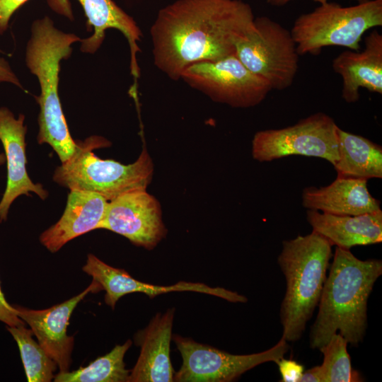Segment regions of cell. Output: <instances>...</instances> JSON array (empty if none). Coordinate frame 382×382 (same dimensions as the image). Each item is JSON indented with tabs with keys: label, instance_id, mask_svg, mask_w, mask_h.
<instances>
[{
	"label": "cell",
	"instance_id": "obj_25",
	"mask_svg": "<svg viewBox=\"0 0 382 382\" xmlns=\"http://www.w3.org/2000/svg\"><path fill=\"white\" fill-rule=\"evenodd\" d=\"M277 364L283 382H299L304 367L299 362L283 357L275 361Z\"/></svg>",
	"mask_w": 382,
	"mask_h": 382
},
{
	"label": "cell",
	"instance_id": "obj_16",
	"mask_svg": "<svg viewBox=\"0 0 382 382\" xmlns=\"http://www.w3.org/2000/svg\"><path fill=\"white\" fill-rule=\"evenodd\" d=\"M175 308L157 313L147 327L134 336L140 354L127 382H172L174 371L170 357V345Z\"/></svg>",
	"mask_w": 382,
	"mask_h": 382
},
{
	"label": "cell",
	"instance_id": "obj_31",
	"mask_svg": "<svg viewBox=\"0 0 382 382\" xmlns=\"http://www.w3.org/2000/svg\"><path fill=\"white\" fill-rule=\"evenodd\" d=\"M5 163H6V158H5L4 153L0 152V166L3 165Z\"/></svg>",
	"mask_w": 382,
	"mask_h": 382
},
{
	"label": "cell",
	"instance_id": "obj_15",
	"mask_svg": "<svg viewBox=\"0 0 382 382\" xmlns=\"http://www.w3.org/2000/svg\"><path fill=\"white\" fill-rule=\"evenodd\" d=\"M24 120L23 115L16 118L9 109L0 108V141L7 166L6 186L0 201V222L6 221L11 205L21 195L34 192L42 199L48 196L43 186L34 183L27 172Z\"/></svg>",
	"mask_w": 382,
	"mask_h": 382
},
{
	"label": "cell",
	"instance_id": "obj_8",
	"mask_svg": "<svg viewBox=\"0 0 382 382\" xmlns=\"http://www.w3.org/2000/svg\"><path fill=\"white\" fill-rule=\"evenodd\" d=\"M180 79L213 101L233 108L255 106L272 90L265 79L250 71L235 53L192 64L183 69Z\"/></svg>",
	"mask_w": 382,
	"mask_h": 382
},
{
	"label": "cell",
	"instance_id": "obj_5",
	"mask_svg": "<svg viewBox=\"0 0 382 382\" xmlns=\"http://www.w3.org/2000/svg\"><path fill=\"white\" fill-rule=\"evenodd\" d=\"M104 137L93 135L78 141L74 154L57 167L53 180L70 190L94 192L108 202L134 190H146L153 175V163L146 149L133 163L124 165L111 159H101L97 149L110 146Z\"/></svg>",
	"mask_w": 382,
	"mask_h": 382
},
{
	"label": "cell",
	"instance_id": "obj_17",
	"mask_svg": "<svg viewBox=\"0 0 382 382\" xmlns=\"http://www.w3.org/2000/svg\"><path fill=\"white\" fill-rule=\"evenodd\" d=\"M342 79V97L347 103L359 99V89L382 94V35L372 30L364 40L361 52L345 50L332 63Z\"/></svg>",
	"mask_w": 382,
	"mask_h": 382
},
{
	"label": "cell",
	"instance_id": "obj_18",
	"mask_svg": "<svg viewBox=\"0 0 382 382\" xmlns=\"http://www.w3.org/2000/svg\"><path fill=\"white\" fill-rule=\"evenodd\" d=\"M108 204L98 193L70 190L62 216L41 233L40 243L51 253H56L74 238L98 229Z\"/></svg>",
	"mask_w": 382,
	"mask_h": 382
},
{
	"label": "cell",
	"instance_id": "obj_11",
	"mask_svg": "<svg viewBox=\"0 0 382 382\" xmlns=\"http://www.w3.org/2000/svg\"><path fill=\"white\" fill-rule=\"evenodd\" d=\"M152 250L166 236L159 202L146 190L124 193L108 202L99 226Z\"/></svg>",
	"mask_w": 382,
	"mask_h": 382
},
{
	"label": "cell",
	"instance_id": "obj_26",
	"mask_svg": "<svg viewBox=\"0 0 382 382\" xmlns=\"http://www.w3.org/2000/svg\"><path fill=\"white\" fill-rule=\"evenodd\" d=\"M28 0H0V34L6 31L13 14Z\"/></svg>",
	"mask_w": 382,
	"mask_h": 382
},
{
	"label": "cell",
	"instance_id": "obj_14",
	"mask_svg": "<svg viewBox=\"0 0 382 382\" xmlns=\"http://www.w3.org/2000/svg\"><path fill=\"white\" fill-rule=\"evenodd\" d=\"M100 291L99 285L93 280L79 294L43 310H33L13 305L18 316L27 323L38 343L56 362L60 372L69 370L74 337L66 333L70 317L79 303L89 293Z\"/></svg>",
	"mask_w": 382,
	"mask_h": 382
},
{
	"label": "cell",
	"instance_id": "obj_6",
	"mask_svg": "<svg viewBox=\"0 0 382 382\" xmlns=\"http://www.w3.org/2000/svg\"><path fill=\"white\" fill-rule=\"evenodd\" d=\"M381 25L382 0L346 7L327 1L299 16L290 31L299 55L318 54L327 46L359 51L364 34Z\"/></svg>",
	"mask_w": 382,
	"mask_h": 382
},
{
	"label": "cell",
	"instance_id": "obj_7",
	"mask_svg": "<svg viewBox=\"0 0 382 382\" xmlns=\"http://www.w3.org/2000/svg\"><path fill=\"white\" fill-rule=\"evenodd\" d=\"M235 54L272 89L290 87L298 71L300 55L291 31L267 16L255 18L254 28L236 43Z\"/></svg>",
	"mask_w": 382,
	"mask_h": 382
},
{
	"label": "cell",
	"instance_id": "obj_20",
	"mask_svg": "<svg viewBox=\"0 0 382 382\" xmlns=\"http://www.w3.org/2000/svg\"><path fill=\"white\" fill-rule=\"evenodd\" d=\"M306 219L313 231L333 245L349 250L382 241V211L359 215H335L308 209Z\"/></svg>",
	"mask_w": 382,
	"mask_h": 382
},
{
	"label": "cell",
	"instance_id": "obj_30",
	"mask_svg": "<svg viewBox=\"0 0 382 382\" xmlns=\"http://www.w3.org/2000/svg\"><path fill=\"white\" fill-rule=\"evenodd\" d=\"M291 1H293V0H266V2L268 4L273 6H282L290 2ZM313 1L320 3V4L328 1V0H313ZM354 1H357L358 3H360V2L366 1L367 0H354Z\"/></svg>",
	"mask_w": 382,
	"mask_h": 382
},
{
	"label": "cell",
	"instance_id": "obj_28",
	"mask_svg": "<svg viewBox=\"0 0 382 382\" xmlns=\"http://www.w3.org/2000/svg\"><path fill=\"white\" fill-rule=\"evenodd\" d=\"M2 82L10 83L23 89L20 80L11 68L9 64L4 59L0 57V83Z\"/></svg>",
	"mask_w": 382,
	"mask_h": 382
},
{
	"label": "cell",
	"instance_id": "obj_21",
	"mask_svg": "<svg viewBox=\"0 0 382 382\" xmlns=\"http://www.w3.org/2000/svg\"><path fill=\"white\" fill-rule=\"evenodd\" d=\"M337 134L339 177L369 180L382 178V147L371 140L341 129Z\"/></svg>",
	"mask_w": 382,
	"mask_h": 382
},
{
	"label": "cell",
	"instance_id": "obj_3",
	"mask_svg": "<svg viewBox=\"0 0 382 382\" xmlns=\"http://www.w3.org/2000/svg\"><path fill=\"white\" fill-rule=\"evenodd\" d=\"M25 48V64L40 84V94L35 97L40 106L38 144H48L61 163L69 160L78 148L69 131L58 93L60 63L72 52V45L81 38L54 26L48 16L35 20Z\"/></svg>",
	"mask_w": 382,
	"mask_h": 382
},
{
	"label": "cell",
	"instance_id": "obj_29",
	"mask_svg": "<svg viewBox=\"0 0 382 382\" xmlns=\"http://www.w3.org/2000/svg\"><path fill=\"white\" fill-rule=\"evenodd\" d=\"M299 382H323L320 365L303 371Z\"/></svg>",
	"mask_w": 382,
	"mask_h": 382
},
{
	"label": "cell",
	"instance_id": "obj_1",
	"mask_svg": "<svg viewBox=\"0 0 382 382\" xmlns=\"http://www.w3.org/2000/svg\"><path fill=\"white\" fill-rule=\"evenodd\" d=\"M254 20L242 0H177L158 11L151 27L154 64L178 80L192 64L234 54Z\"/></svg>",
	"mask_w": 382,
	"mask_h": 382
},
{
	"label": "cell",
	"instance_id": "obj_13",
	"mask_svg": "<svg viewBox=\"0 0 382 382\" xmlns=\"http://www.w3.org/2000/svg\"><path fill=\"white\" fill-rule=\"evenodd\" d=\"M92 277L100 288L105 291V302L114 309L116 303L123 296L132 293H143L152 299L156 296L172 291H195L221 298L233 303H244L247 298L237 292L221 287H211L203 283L179 282L169 286L144 283L133 278L123 269L113 267L93 254L87 255L86 263L82 267Z\"/></svg>",
	"mask_w": 382,
	"mask_h": 382
},
{
	"label": "cell",
	"instance_id": "obj_10",
	"mask_svg": "<svg viewBox=\"0 0 382 382\" xmlns=\"http://www.w3.org/2000/svg\"><path fill=\"white\" fill-rule=\"evenodd\" d=\"M181 354L182 365L175 374L177 382H229L245 372L265 362L282 358L289 350L288 342L282 337L265 351L250 354H232L191 338L173 336Z\"/></svg>",
	"mask_w": 382,
	"mask_h": 382
},
{
	"label": "cell",
	"instance_id": "obj_19",
	"mask_svg": "<svg viewBox=\"0 0 382 382\" xmlns=\"http://www.w3.org/2000/svg\"><path fill=\"white\" fill-rule=\"evenodd\" d=\"M302 204L335 215H359L381 209L380 202L368 190L367 180L339 176L327 186L305 188Z\"/></svg>",
	"mask_w": 382,
	"mask_h": 382
},
{
	"label": "cell",
	"instance_id": "obj_2",
	"mask_svg": "<svg viewBox=\"0 0 382 382\" xmlns=\"http://www.w3.org/2000/svg\"><path fill=\"white\" fill-rule=\"evenodd\" d=\"M310 332V347L319 349L339 332L348 344L358 346L367 327V303L382 261L361 260L349 250L336 247Z\"/></svg>",
	"mask_w": 382,
	"mask_h": 382
},
{
	"label": "cell",
	"instance_id": "obj_23",
	"mask_svg": "<svg viewBox=\"0 0 382 382\" xmlns=\"http://www.w3.org/2000/svg\"><path fill=\"white\" fill-rule=\"evenodd\" d=\"M20 350L28 382H50L54 379L57 364L33 338L31 329L25 325L7 326Z\"/></svg>",
	"mask_w": 382,
	"mask_h": 382
},
{
	"label": "cell",
	"instance_id": "obj_12",
	"mask_svg": "<svg viewBox=\"0 0 382 382\" xmlns=\"http://www.w3.org/2000/svg\"><path fill=\"white\" fill-rule=\"evenodd\" d=\"M50 8L59 15L74 19L69 0H46ZM87 18L88 31L92 28L93 33L81 39L80 50L84 53L94 54L101 46L108 29L119 30L126 38L130 51V71L134 78L131 93L137 96V83L139 77L137 53L141 51L138 45L142 37L141 30L134 19L119 7L112 0H78Z\"/></svg>",
	"mask_w": 382,
	"mask_h": 382
},
{
	"label": "cell",
	"instance_id": "obj_27",
	"mask_svg": "<svg viewBox=\"0 0 382 382\" xmlns=\"http://www.w3.org/2000/svg\"><path fill=\"white\" fill-rule=\"evenodd\" d=\"M0 321L7 326L25 325V323L16 313L15 308L6 300L0 285Z\"/></svg>",
	"mask_w": 382,
	"mask_h": 382
},
{
	"label": "cell",
	"instance_id": "obj_22",
	"mask_svg": "<svg viewBox=\"0 0 382 382\" xmlns=\"http://www.w3.org/2000/svg\"><path fill=\"white\" fill-rule=\"evenodd\" d=\"M127 340L117 345L108 354L98 357L85 367L73 371L60 372L54 376L55 382H127L130 370L125 368L124 357L132 345Z\"/></svg>",
	"mask_w": 382,
	"mask_h": 382
},
{
	"label": "cell",
	"instance_id": "obj_4",
	"mask_svg": "<svg viewBox=\"0 0 382 382\" xmlns=\"http://www.w3.org/2000/svg\"><path fill=\"white\" fill-rule=\"evenodd\" d=\"M332 246L313 231L282 242L277 262L286 279L280 319L282 337L287 342L301 339L318 305L332 255Z\"/></svg>",
	"mask_w": 382,
	"mask_h": 382
},
{
	"label": "cell",
	"instance_id": "obj_24",
	"mask_svg": "<svg viewBox=\"0 0 382 382\" xmlns=\"http://www.w3.org/2000/svg\"><path fill=\"white\" fill-rule=\"evenodd\" d=\"M347 342L340 334L333 335L328 342L319 348L323 355L320 365L323 382L362 381L360 374L352 369L347 352Z\"/></svg>",
	"mask_w": 382,
	"mask_h": 382
},
{
	"label": "cell",
	"instance_id": "obj_9",
	"mask_svg": "<svg viewBox=\"0 0 382 382\" xmlns=\"http://www.w3.org/2000/svg\"><path fill=\"white\" fill-rule=\"evenodd\" d=\"M338 126L319 112L292 126L256 132L252 141L254 159L268 162L291 155L323 158L334 166L338 160Z\"/></svg>",
	"mask_w": 382,
	"mask_h": 382
}]
</instances>
